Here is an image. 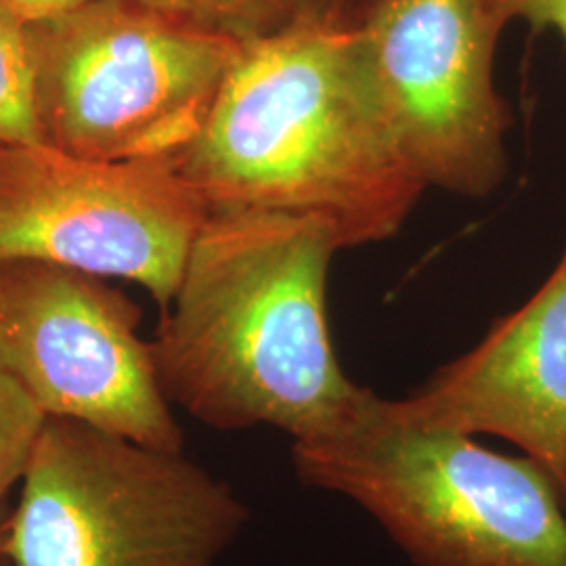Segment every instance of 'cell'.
Listing matches in <instances>:
<instances>
[{
    "label": "cell",
    "instance_id": "cell-1",
    "mask_svg": "<svg viewBox=\"0 0 566 566\" xmlns=\"http://www.w3.org/2000/svg\"><path fill=\"white\" fill-rule=\"evenodd\" d=\"M210 212H277L336 245L385 242L426 189L353 23L243 42L200 135L175 156Z\"/></svg>",
    "mask_w": 566,
    "mask_h": 566
},
{
    "label": "cell",
    "instance_id": "cell-2",
    "mask_svg": "<svg viewBox=\"0 0 566 566\" xmlns=\"http://www.w3.org/2000/svg\"><path fill=\"white\" fill-rule=\"evenodd\" d=\"M340 248L315 221L210 212L151 340L168 401L214 430L294 441L343 426L369 388L336 357L327 273Z\"/></svg>",
    "mask_w": 566,
    "mask_h": 566
},
{
    "label": "cell",
    "instance_id": "cell-3",
    "mask_svg": "<svg viewBox=\"0 0 566 566\" xmlns=\"http://www.w3.org/2000/svg\"><path fill=\"white\" fill-rule=\"evenodd\" d=\"M292 464L304 486L367 512L416 566H566V502L544 465L409 424L374 390L343 426L294 441Z\"/></svg>",
    "mask_w": 566,
    "mask_h": 566
},
{
    "label": "cell",
    "instance_id": "cell-4",
    "mask_svg": "<svg viewBox=\"0 0 566 566\" xmlns=\"http://www.w3.org/2000/svg\"><path fill=\"white\" fill-rule=\"evenodd\" d=\"M248 523L185 451L46 418L11 507L9 566H217Z\"/></svg>",
    "mask_w": 566,
    "mask_h": 566
},
{
    "label": "cell",
    "instance_id": "cell-5",
    "mask_svg": "<svg viewBox=\"0 0 566 566\" xmlns=\"http://www.w3.org/2000/svg\"><path fill=\"white\" fill-rule=\"evenodd\" d=\"M30 36L42 143L114 163L181 154L242 46L147 0H86Z\"/></svg>",
    "mask_w": 566,
    "mask_h": 566
},
{
    "label": "cell",
    "instance_id": "cell-6",
    "mask_svg": "<svg viewBox=\"0 0 566 566\" xmlns=\"http://www.w3.org/2000/svg\"><path fill=\"white\" fill-rule=\"evenodd\" d=\"M210 217L175 158L88 160L0 145V259L142 285L164 313Z\"/></svg>",
    "mask_w": 566,
    "mask_h": 566
},
{
    "label": "cell",
    "instance_id": "cell-7",
    "mask_svg": "<svg viewBox=\"0 0 566 566\" xmlns=\"http://www.w3.org/2000/svg\"><path fill=\"white\" fill-rule=\"evenodd\" d=\"M139 324L142 308L102 277L0 259V369L46 418L182 451L185 434Z\"/></svg>",
    "mask_w": 566,
    "mask_h": 566
},
{
    "label": "cell",
    "instance_id": "cell-8",
    "mask_svg": "<svg viewBox=\"0 0 566 566\" xmlns=\"http://www.w3.org/2000/svg\"><path fill=\"white\" fill-rule=\"evenodd\" d=\"M355 28L386 114L428 187L491 196L507 175L495 88L502 28L485 0H361Z\"/></svg>",
    "mask_w": 566,
    "mask_h": 566
},
{
    "label": "cell",
    "instance_id": "cell-9",
    "mask_svg": "<svg viewBox=\"0 0 566 566\" xmlns=\"http://www.w3.org/2000/svg\"><path fill=\"white\" fill-rule=\"evenodd\" d=\"M388 405L409 424L518 447L546 468L566 502V250L518 311Z\"/></svg>",
    "mask_w": 566,
    "mask_h": 566
},
{
    "label": "cell",
    "instance_id": "cell-10",
    "mask_svg": "<svg viewBox=\"0 0 566 566\" xmlns=\"http://www.w3.org/2000/svg\"><path fill=\"white\" fill-rule=\"evenodd\" d=\"M238 42L353 23L361 0H147Z\"/></svg>",
    "mask_w": 566,
    "mask_h": 566
},
{
    "label": "cell",
    "instance_id": "cell-11",
    "mask_svg": "<svg viewBox=\"0 0 566 566\" xmlns=\"http://www.w3.org/2000/svg\"><path fill=\"white\" fill-rule=\"evenodd\" d=\"M42 143L30 21L0 0V145Z\"/></svg>",
    "mask_w": 566,
    "mask_h": 566
},
{
    "label": "cell",
    "instance_id": "cell-12",
    "mask_svg": "<svg viewBox=\"0 0 566 566\" xmlns=\"http://www.w3.org/2000/svg\"><path fill=\"white\" fill-rule=\"evenodd\" d=\"M44 422L41 407L0 369V504L20 486Z\"/></svg>",
    "mask_w": 566,
    "mask_h": 566
},
{
    "label": "cell",
    "instance_id": "cell-13",
    "mask_svg": "<svg viewBox=\"0 0 566 566\" xmlns=\"http://www.w3.org/2000/svg\"><path fill=\"white\" fill-rule=\"evenodd\" d=\"M502 30L523 21L533 32H556L566 42V0H485Z\"/></svg>",
    "mask_w": 566,
    "mask_h": 566
},
{
    "label": "cell",
    "instance_id": "cell-14",
    "mask_svg": "<svg viewBox=\"0 0 566 566\" xmlns=\"http://www.w3.org/2000/svg\"><path fill=\"white\" fill-rule=\"evenodd\" d=\"M7 2L20 13L23 20L41 21L65 13L86 0H7Z\"/></svg>",
    "mask_w": 566,
    "mask_h": 566
},
{
    "label": "cell",
    "instance_id": "cell-15",
    "mask_svg": "<svg viewBox=\"0 0 566 566\" xmlns=\"http://www.w3.org/2000/svg\"><path fill=\"white\" fill-rule=\"evenodd\" d=\"M9 514H11L9 502H7V504H0V566L7 565V560H4V537H7Z\"/></svg>",
    "mask_w": 566,
    "mask_h": 566
}]
</instances>
